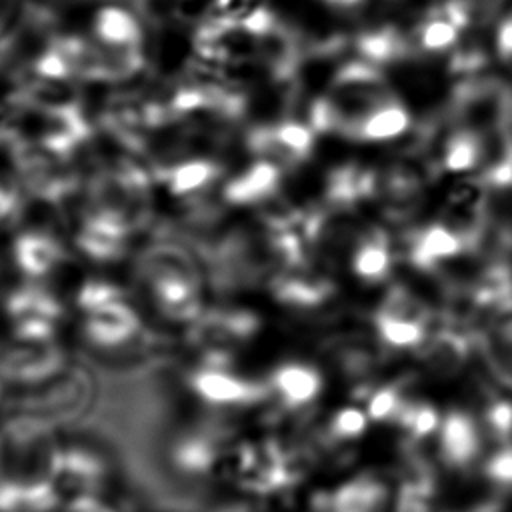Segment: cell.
<instances>
[{"mask_svg": "<svg viewBox=\"0 0 512 512\" xmlns=\"http://www.w3.org/2000/svg\"><path fill=\"white\" fill-rule=\"evenodd\" d=\"M390 264H392V258H390V248H388V242L384 236H372L368 238L354 254V260H352V266H354V272L364 278V280H370V282H376V280H382L388 272H390Z\"/></svg>", "mask_w": 512, "mask_h": 512, "instance_id": "cell-8", "label": "cell"}, {"mask_svg": "<svg viewBox=\"0 0 512 512\" xmlns=\"http://www.w3.org/2000/svg\"><path fill=\"white\" fill-rule=\"evenodd\" d=\"M484 158V136L474 128L454 132L442 150V166L448 172L478 168Z\"/></svg>", "mask_w": 512, "mask_h": 512, "instance_id": "cell-7", "label": "cell"}, {"mask_svg": "<svg viewBox=\"0 0 512 512\" xmlns=\"http://www.w3.org/2000/svg\"><path fill=\"white\" fill-rule=\"evenodd\" d=\"M388 484L378 476H360L336 494L340 512H382L388 504Z\"/></svg>", "mask_w": 512, "mask_h": 512, "instance_id": "cell-5", "label": "cell"}, {"mask_svg": "<svg viewBox=\"0 0 512 512\" xmlns=\"http://www.w3.org/2000/svg\"><path fill=\"white\" fill-rule=\"evenodd\" d=\"M496 50L504 60H512V16H508L496 32Z\"/></svg>", "mask_w": 512, "mask_h": 512, "instance_id": "cell-20", "label": "cell"}, {"mask_svg": "<svg viewBox=\"0 0 512 512\" xmlns=\"http://www.w3.org/2000/svg\"><path fill=\"white\" fill-rule=\"evenodd\" d=\"M482 422L494 440L508 444L512 440V402L494 400L486 406Z\"/></svg>", "mask_w": 512, "mask_h": 512, "instance_id": "cell-16", "label": "cell"}, {"mask_svg": "<svg viewBox=\"0 0 512 512\" xmlns=\"http://www.w3.org/2000/svg\"><path fill=\"white\" fill-rule=\"evenodd\" d=\"M408 126H410L408 110L396 100H390L386 104L372 108L362 118H358L354 124V134L362 140L382 142V140H392L404 134Z\"/></svg>", "mask_w": 512, "mask_h": 512, "instance_id": "cell-4", "label": "cell"}, {"mask_svg": "<svg viewBox=\"0 0 512 512\" xmlns=\"http://www.w3.org/2000/svg\"><path fill=\"white\" fill-rule=\"evenodd\" d=\"M438 480L432 478H400L394 512H432Z\"/></svg>", "mask_w": 512, "mask_h": 512, "instance_id": "cell-10", "label": "cell"}, {"mask_svg": "<svg viewBox=\"0 0 512 512\" xmlns=\"http://www.w3.org/2000/svg\"><path fill=\"white\" fill-rule=\"evenodd\" d=\"M438 450L450 470H468L482 452V432L476 420L462 410L448 412L440 422Z\"/></svg>", "mask_w": 512, "mask_h": 512, "instance_id": "cell-1", "label": "cell"}, {"mask_svg": "<svg viewBox=\"0 0 512 512\" xmlns=\"http://www.w3.org/2000/svg\"><path fill=\"white\" fill-rule=\"evenodd\" d=\"M458 30L460 28L452 24L446 16H438L420 26L418 42L428 52H440L450 48L458 40Z\"/></svg>", "mask_w": 512, "mask_h": 512, "instance_id": "cell-13", "label": "cell"}, {"mask_svg": "<svg viewBox=\"0 0 512 512\" xmlns=\"http://www.w3.org/2000/svg\"><path fill=\"white\" fill-rule=\"evenodd\" d=\"M406 398L398 386H384L376 390L368 402V416L376 422H394Z\"/></svg>", "mask_w": 512, "mask_h": 512, "instance_id": "cell-15", "label": "cell"}, {"mask_svg": "<svg viewBox=\"0 0 512 512\" xmlns=\"http://www.w3.org/2000/svg\"><path fill=\"white\" fill-rule=\"evenodd\" d=\"M394 424H398L408 434L406 440L418 442V444L424 438H428L432 432H436V428H440L436 408L426 402H416V400L404 402Z\"/></svg>", "mask_w": 512, "mask_h": 512, "instance_id": "cell-9", "label": "cell"}, {"mask_svg": "<svg viewBox=\"0 0 512 512\" xmlns=\"http://www.w3.org/2000/svg\"><path fill=\"white\" fill-rule=\"evenodd\" d=\"M330 2H336V4H342V6H352V4H358L360 0H330Z\"/></svg>", "mask_w": 512, "mask_h": 512, "instance_id": "cell-21", "label": "cell"}, {"mask_svg": "<svg viewBox=\"0 0 512 512\" xmlns=\"http://www.w3.org/2000/svg\"><path fill=\"white\" fill-rule=\"evenodd\" d=\"M484 474L498 488L502 490L512 488V446L510 444H506L486 460Z\"/></svg>", "mask_w": 512, "mask_h": 512, "instance_id": "cell-17", "label": "cell"}, {"mask_svg": "<svg viewBox=\"0 0 512 512\" xmlns=\"http://www.w3.org/2000/svg\"><path fill=\"white\" fill-rule=\"evenodd\" d=\"M468 358V342L462 334L440 330L422 350L424 366L436 376H454L462 370Z\"/></svg>", "mask_w": 512, "mask_h": 512, "instance_id": "cell-3", "label": "cell"}, {"mask_svg": "<svg viewBox=\"0 0 512 512\" xmlns=\"http://www.w3.org/2000/svg\"><path fill=\"white\" fill-rule=\"evenodd\" d=\"M366 428V416L356 408L342 410L334 420V434L338 438H356Z\"/></svg>", "mask_w": 512, "mask_h": 512, "instance_id": "cell-18", "label": "cell"}, {"mask_svg": "<svg viewBox=\"0 0 512 512\" xmlns=\"http://www.w3.org/2000/svg\"><path fill=\"white\" fill-rule=\"evenodd\" d=\"M484 358L494 376L512 388V314L506 312L482 338Z\"/></svg>", "mask_w": 512, "mask_h": 512, "instance_id": "cell-6", "label": "cell"}, {"mask_svg": "<svg viewBox=\"0 0 512 512\" xmlns=\"http://www.w3.org/2000/svg\"><path fill=\"white\" fill-rule=\"evenodd\" d=\"M286 386L292 394L298 398H308L316 392L318 388V378L314 372L304 370V368H292L286 372Z\"/></svg>", "mask_w": 512, "mask_h": 512, "instance_id": "cell-19", "label": "cell"}, {"mask_svg": "<svg viewBox=\"0 0 512 512\" xmlns=\"http://www.w3.org/2000/svg\"><path fill=\"white\" fill-rule=\"evenodd\" d=\"M360 50L366 58L376 62H392L404 56V38L394 28H382L378 32L366 34L360 42Z\"/></svg>", "mask_w": 512, "mask_h": 512, "instance_id": "cell-12", "label": "cell"}, {"mask_svg": "<svg viewBox=\"0 0 512 512\" xmlns=\"http://www.w3.org/2000/svg\"><path fill=\"white\" fill-rule=\"evenodd\" d=\"M376 328L380 338L392 348H412L426 340V324L416 320H400L376 314Z\"/></svg>", "mask_w": 512, "mask_h": 512, "instance_id": "cell-11", "label": "cell"}, {"mask_svg": "<svg viewBox=\"0 0 512 512\" xmlns=\"http://www.w3.org/2000/svg\"><path fill=\"white\" fill-rule=\"evenodd\" d=\"M378 314L390 316V318H400V320H416V322L426 320V312H424L422 304L404 288L390 290L386 294Z\"/></svg>", "mask_w": 512, "mask_h": 512, "instance_id": "cell-14", "label": "cell"}, {"mask_svg": "<svg viewBox=\"0 0 512 512\" xmlns=\"http://www.w3.org/2000/svg\"><path fill=\"white\" fill-rule=\"evenodd\" d=\"M466 238L448 224H430L422 228L410 244V260L418 268H432L464 252Z\"/></svg>", "mask_w": 512, "mask_h": 512, "instance_id": "cell-2", "label": "cell"}]
</instances>
